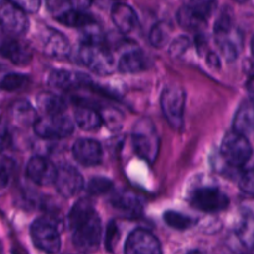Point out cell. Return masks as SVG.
Returning <instances> with one entry per match:
<instances>
[{
	"mask_svg": "<svg viewBox=\"0 0 254 254\" xmlns=\"http://www.w3.org/2000/svg\"><path fill=\"white\" fill-rule=\"evenodd\" d=\"M73 158L84 166H96L102 161L103 151L98 141L93 139H79L72 148Z\"/></svg>",
	"mask_w": 254,
	"mask_h": 254,
	"instance_id": "obj_14",
	"label": "cell"
},
{
	"mask_svg": "<svg viewBox=\"0 0 254 254\" xmlns=\"http://www.w3.org/2000/svg\"><path fill=\"white\" fill-rule=\"evenodd\" d=\"M72 7L78 10H87L92 5L93 0H68Z\"/></svg>",
	"mask_w": 254,
	"mask_h": 254,
	"instance_id": "obj_39",
	"label": "cell"
},
{
	"mask_svg": "<svg viewBox=\"0 0 254 254\" xmlns=\"http://www.w3.org/2000/svg\"><path fill=\"white\" fill-rule=\"evenodd\" d=\"M238 186L243 192L248 195H254V169L242 173L238 180Z\"/></svg>",
	"mask_w": 254,
	"mask_h": 254,
	"instance_id": "obj_35",
	"label": "cell"
},
{
	"mask_svg": "<svg viewBox=\"0 0 254 254\" xmlns=\"http://www.w3.org/2000/svg\"><path fill=\"white\" fill-rule=\"evenodd\" d=\"M185 101L186 93L180 86H168L161 93V109L166 121L174 129L183 127Z\"/></svg>",
	"mask_w": 254,
	"mask_h": 254,
	"instance_id": "obj_5",
	"label": "cell"
},
{
	"mask_svg": "<svg viewBox=\"0 0 254 254\" xmlns=\"http://www.w3.org/2000/svg\"><path fill=\"white\" fill-rule=\"evenodd\" d=\"M191 202L203 212L215 213L226 210L230 205V198L216 188H201L193 191Z\"/></svg>",
	"mask_w": 254,
	"mask_h": 254,
	"instance_id": "obj_9",
	"label": "cell"
},
{
	"mask_svg": "<svg viewBox=\"0 0 254 254\" xmlns=\"http://www.w3.org/2000/svg\"><path fill=\"white\" fill-rule=\"evenodd\" d=\"M206 61H207L208 66L213 67V68H220V64H221L220 56H218L217 54H215V52H210V54L207 55Z\"/></svg>",
	"mask_w": 254,
	"mask_h": 254,
	"instance_id": "obj_40",
	"label": "cell"
},
{
	"mask_svg": "<svg viewBox=\"0 0 254 254\" xmlns=\"http://www.w3.org/2000/svg\"><path fill=\"white\" fill-rule=\"evenodd\" d=\"M11 116L14 121L20 126H34L36 118V111L34 107L25 99L16 101L11 106Z\"/></svg>",
	"mask_w": 254,
	"mask_h": 254,
	"instance_id": "obj_24",
	"label": "cell"
},
{
	"mask_svg": "<svg viewBox=\"0 0 254 254\" xmlns=\"http://www.w3.org/2000/svg\"><path fill=\"white\" fill-rule=\"evenodd\" d=\"M221 155L231 166H243L252 155V146L245 134L233 130L223 138Z\"/></svg>",
	"mask_w": 254,
	"mask_h": 254,
	"instance_id": "obj_4",
	"label": "cell"
},
{
	"mask_svg": "<svg viewBox=\"0 0 254 254\" xmlns=\"http://www.w3.org/2000/svg\"><path fill=\"white\" fill-rule=\"evenodd\" d=\"M11 161L6 160V159H2L1 163V185L2 188H5L10 179V174H11Z\"/></svg>",
	"mask_w": 254,
	"mask_h": 254,
	"instance_id": "obj_38",
	"label": "cell"
},
{
	"mask_svg": "<svg viewBox=\"0 0 254 254\" xmlns=\"http://www.w3.org/2000/svg\"><path fill=\"white\" fill-rule=\"evenodd\" d=\"M56 20L59 22H61L62 25H66V26L82 27V29L97 24L93 15L86 12V10H78L74 9V7H72L69 10H64V12H61L56 17Z\"/></svg>",
	"mask_w": 254,
	"mask_h": 254,
	"instance_id": "obj_20",
	"label": "cell"
},
{
	"mask_svg": "<svg viewBox=\"0 0 254 254\" xmlns=\"http://www.w3.org/2000/svg\"><path fill=\"white\" fill-rule=\"evenodd\" d=\"M124 251L128 254H158L161 253V245L149 231L135 230L129 235Z\"/></svg>",
	"mask_w": 254,
	"mask_h": 254,
	"instance_id": "obj_12",
	"label": "cell"
},
{
	"mask_svg": "<svg viewBox=\"0 0 254 254\" xmlns=\"http://www.w3.org/2000/svg\"><path fill=\"white\" fill-rule=\"evenodd\" d=\"M56 191L64 198L73 197L83 188V178L79 171L72 165H61L57 169L54 183Z\"/></svg>",
	"mask_w": 254,
	"mask_h": 254,
	"instance_id": "obj_10",
	"label": "cell"
},
{
	"mask_svg": "<svg viewBox=\"0 0 254 254\" xmlns=\"http://www.w3.org/2000/svg\"><path fill=\"white\" fill-rule=\"evenodd\" d=\"M31 238L37 248L46 253H57L61 250V237L56 226L49 220H36L31 225Z\"/></svg>",
	"mask_w": 254,
	"mask_h": 254,
	"instance_id": "obj_7",
	"label": "cell"
},
{
	"mask_svg": "<svg viewBox=\"0 0 254 254\" xmlns=\"http://www.w3.org/2000/svg\"><path fill=\"white\" fill-rule=\"evenodd\" d=\"M189 47H190V40L186 36H181L179 37V39H176L175 41L170 45L169 54L173 57H180L185 54V51Z\"/></svg>",
	"mask_w": 254,
	"mask_h": 254,
	"instance_id": "obj_36",
	"label": "cell"
},
{
	"mask_svg": "<svg viewBox=\"0 0 254 254\" xmlns=\"http://www.w3.org/2000/svg\"><path fill=\"white\" fill-rule=\"evenodd\" d=\"M29 82L27 76L21 73H7L1 81V88L5 91H16Z\"/></svg>",
	"mask_w": 254,
	"mask_h": 254,
	"instance_id": "obj_33",
	"label": "cell"
},
{
	"mask_svg": "<svg viewBox=\"0 0 254 254\" xmlns=\"http://www.w3.org/2000/svg\"><path fill=\"white\" fill-rule=\"evenodd\" d=\"M0 22L6 34L12 36L24 35L29 29L26 11L9 0H2L0 7Z\"/></svg>",
	"mask_w": 254,
	"mask_h": 254,
	"instance_id": "obj_8",
	"label": "cell"
},
{
	"mask_svg": "<svg viewBox=\"0 0 254 254\" xmlns=\"http://www.w3.org/2000/svg\"><path fill=\"white\" fill-rule=\"evenodd\" d=\"M176 20L183 29L190 30V31H198V30L203 29L207 22L206 17L201 16L198 12H196L188 5H184L178 10Z\"/></svg>",
	"mask_w": 254,
	"mask_h": 254,
	"instance_id": "obj_23",
	"label": "cell"
},
{
	"mask_svg": "<svg viewBox=\"0 0 254 254\" xmlns=\"http://www.w3.org/2000/svg\"><path fill=\"white\" fill-rule=\"evenodd\" d=\"M113 184L109 179L106 178H93L87 185L86 190L87 192L91 195H102V193H107L112 189Z\"/></svg>",
	"mask_w": 254,
	"mask_h": 254,
	"instance_id": "obj_34",
	"label": "cell"
},
{
	"mask_svg": "<svg viewBox=\"0 0 254 254\" xmlns=\"http://www.w3.org/2000/svg\"><path fill=\"white\" fill-rule=\"evenodd\" d=\"M74 121L76 124L86 131H92L98 129L103 124V119L99 112L91 107H77L74 111Z\"/></svg>",
	"mask_w": 254,
	"mask_h": 254,
	"instance_id": "obj_22",
	"label": "cell"
},
{
	"mask_svg": "<svg viewBox=\"0 0 254 254\" xmlns=\"http://www.w3.org/2000/svg\"><path fill=\"white\" fill-rule=\"evenodd\" d=\"M79 60L89 69L98 74L106 76L114 71L113 56L102 42H82Z\"/></svg>",
	"mask_w": 254,
	"mask_h": 254,
	"instance_id": "obj_3",
	"label": "cell"
},
{
	"mask_svg": "<svg viewBox=\"0 0 254 254\" xmlns=\"http://www.w3.org/2000/svg\"><path fill=\"white\" fill-rule=\"evenodd\" d=\"M117 1H123V0H117Z\"/></svg>",
	"mask_w": 254,
	"mask_h": 254,
	"instance_id": "obj_44",
	"label": "cell"
},
{
	"mask_svg": "<svg viewBox=\"0 0 254 254\" xmlns=\"http://www.w3.org/2000/svg\"><path fill=\"white\" fill-rule=\"evenodd\" d=\"M247 91L252 94L254 99V76L251 77V78L247 81Z\"/></svg>",
	"mask_w": 254,
	"mask_h": 254,
	"instance_id": "obj_41",
	"label": "cell"
},
{
	"mask_svg": "<svg viewBox=\"0 0 254 254\" xmlns=\"http://www.w3.org/2000/svg\"><path fill=\"white\" fill-rule=\"evenodd\" d=\"M99 113H101L102 119H103V123L107 124V127L111 130L117 131L123 126V116H122L118 109L109 107V108H103Z\"/></svg>",
	"mask_w": 254,
	"mask_h": 254,
	"instance_id": "obj_30",
	"label": "cell"
},
{
	"mask_svg": "<svg viewBox=\"0 0 254 254\" xmlns=\"http://www.w3.org/2000/svg\"><path fill=\"white\" fill-rule=\"evenodd\" d=\"M233 15L230 9H223L221 11L220 16L217 17L215 22V34L216 36L218 35L227 34V32L233 30Z\"/></svg>",
	"mask_w": 254,
	"mask_h": 254,
	"instance_id": "obj_32",
	"label": "cell"
},
{
	"mask_svg": "<svg viewBox=\"0 0 254 254\" xmlns=\"http://www.w3.org/2000/svg\"><path fill=\"white\" fill-rule=\"evenodd\" d=\"M74 126L69 118L60 114H46L37 118L34 124V131L36 135L44 139L66 138L73 133Z\"/></svg>",
	"mask_w": 254,
	"mask_h": 254,
	"instance_id": "obj_6",
	"label": "cell"
},
{
	"mask_svg": "<svg viewBox=\"0 0 254 254\" xmlns=\"http://www.w3.org/2000/svg\"><path fill=\"white\" fill-rule=\"evenodd\" d=\"M89 82L91 79L86 74L67 71V69H55L49 76L50 86L57 89H62V91L78 88V87L86 86Z\"/></svg>",
	"mask_w": 254,
	"mask_h": 254,
	"instance_id": "obj_15",
	"label": "cell"
},
{
	"mask_svg": "<svg viewBox=\"0 0 254 254\" xmlns=\"http://www.w3.org/2000/svg\"><path fill=\"white\" fill-rule=\"evenodd\" d=\"M145 68H148V60L145 54L139 50L128 51L118 62V69L123 73H138Z\"/></svg>",
	"mask_w": 254,
	"mask_h": 254,
	"instance_id": "obj_21",
	"label": "cell"
},
{
	"mask_svg": "<svg viewBox=\"0 0 254 254\" xmlns=\"http://www.w3.org/2000/svg\"><path fill=\"white\" fill-rule=\"evenodd\" d=\"M1 54L5 59L19 66H25L32 60L31 47L26 42L15 39H9L2 42Z\"/></svg>",
	"mask_w": 254,
	"mask_h": 254,
	"instance_id": "obj_17",
	"label": "cell"
},
{
	"mask_svg": "<svg viewBox=\"0 0 254 254\" xmlns=\"http://www.w3.org/2000/svg\"><path fill=\"white\" fill-rule=\"evenodd\" d=\"M164 221L166 225L170 227L175 228V230H186V228L191 227L196 223L193 218L189 217V216L184 215V213L175 212V211H168L164 215Z\"/></svg>",
	"mask_w": 254,
	"mask_h": 254,
	"instance_id": "obj_29",
	"label": "cell"
},
{
	"mask_svg": "<svg viewBox=\"0 0 254 254\" xmlns=\"http://www.w3.org/2000/svg\"><path fill=\"white\" fill-rule=\"evenodd\" d=\"M39 42L44 54L54 59H64L69 54V42L64 34L54 29L44 27L40 31Z\"/></svg>",
	"mask_w": 254,
	"mask_h": 254,
	"instance_id": "obj_11",
	"label": "cell"
},
{
	"mask_svg": "<svg viewBox=\"0 0 254 254\" xmlns=\"http://www.w3.org/2000/svg\"><path fill=\"white\" fill-rule=\"evenodd\" d=\"M233 130L241 134H248L254 131V99L243 102L233 119Z\"/></svg>",
	"mask_w": 254,
	"mask_h": 254,
	"instance_id": "obj_19",
	"label": "cell"
},
{
	"mask_svg": "<svg viewBox=\"0 0 254 254\" xmlns=\"http://www.w3.org/2000/svg\"><path fill=\"white\" fill-rule=\"evenodd\" d=\"M111 15L117 29L123 34H129L138 25L139 20L135 10L126 2L118 1L117 4H114L112 7Z\"/></svg>",
	"mask_w": 254,
	"mask_h": 254,
	"instance_id": "obj_16",
	"label": "cell"
},
{
	"mask_svg": "<svg viewBox=\"0 0 254 254\" xmlns=\"http://www.w3.org/2000/svg\"><path fill=\"white\" fill-rule=\"evenodd\" d=\"M171 35V27L170 25L166 24V22H156L150 30V34H149V41L156 49H160L164 47L169 42Z\"/></svg>",
	"mask_w": 254,
	"mask_h": 254,
	"instance_id": "obj_28",
	"label": "cell"
},
{
	"mask_svg": "<svg viewBox=\"0 0 254 254\" xmlns=\"http://www.w3.org/2000/svg\"><path fill=\"white\" fill-rule=\"evenodd\" d=\"M186 5L198 12L201 16L208 19L217 6V0H188Z\"/></svg>",
	"mask_w": 254,
	"mask_h": 254,
	"instance_id": "obj_31",
	"label": "cell"
},
{
	"mask_svg": "<svg viewBox=\"0 0 254 254\" xmlns=\"http://www.w3.org/2000/svg\"><path fill=\"white\" fill-rule=\"evenodd\" d=\"M37 106L45 114H60L66 109V102L57 94L42 92L37 96Z\"/></svg>",
	"mask_w": 254,
	"mask_h": 254,
	"instance_id": "obj_25",
	"label": "cell"
},
{
	"mask_svg": "<svg viewBox=\"0 0 254 254\" xmlns=\"http://www.w3.org/2000/svg\"><path fill=\"white\" fill-rule=\"evenodd\" d=\"M232 31L227 32V34L216 36V39H217V44L218 46H220L221 54H222V56L230 62L235 61V60L237 59L238 54H240V46H241V44H238L237 37L235 39V36H232Z\"/></svg>",
	"mask_w": 254,
	"mask_h": 254,
	"instance_id": "obj_26",
	"label": "cell"
},
{
	"mask_svg": "<svg viewBox=\"0 0 254 254\" xmlns=\"http://www.w3.org/2000/svg\"><path fill=\"white\" fill-rule=\"evenodd\" d=\"M111 202L112 206H113L119 213H122V216H124V217H139V216L141 215V211H143L140 202H139V200L133 195V193H117V195L112 198Z\"/></svg>",
	"mask_w": 254,
	"mask_h": 254,
	"instance_id": "obj_18",
	"label": "cell"
},
{
	"mask_svg": "<svg viewBox=\"0 0 254 254\" xmlns=\"http://www.w3.org/2000/svg\"><path fill=\"white\" fill-rule=\"evenodd\" d=\"M136 154L148 163L154 164L160 151V136L153 121L146 117L139 119L131 133Z\"/></svg>",
	"mask_w": 254,
	"mask_h": 254,
	"instance_id": "obj_2",
	"label": "cell"
},
{
	"mask_svg": "<svg viewBox=\"0 0 254 254\" xmlns=\"http://www.w3.org/2000/svg\"><path fill=\"white\" fill-rule=\"evenodd\" d=\"M251 50H252V54L254 56V36L252 37V42H251Z\"/></svg>",
	"mask_w": 254,
	"mask_h": 254,
	"instance_id": "obj_42",
	"label": "cell"
},
{
	"mask_svg": "<svg viewBox=\"0 0 254 254\" xmlns=\"http://www.w3.org/2000/svg\"><path fill=\"white\" fill-rule=\"evenodd\" d=\"M237 237L241 245L247 250H254V216L247 215L237 230Z\"/></svg>",
	"mask_w": 254,
	"mask_h": 254,
	"instance_id": "obj_27",
	"label": "cell"
},
{
	"mask_svg": "<svg viewBox=\"0 0 254 254\" xmlns=\"http://www.w3.org/2000/svg\"><path fill=\"white\" fill-rule=\"evenodd\" d=\"M235 1H237V2H241V4H243V2L248 1V0H235Z\"/></svg>",
	"mask_w": 254,
	"mask_h": 254,
	"instance_id": "obj_43",
	"label": "cell"
},
{
	"mask_svg": "<svg viewBox=\"0 0 254 254\" xmlns=\"http://www.w3.org/2000/svg\"><path fill=\"white\" fill-rule=\"evenodd\" d=\"M9 1L14 2L19 7L24 9L26 12H36L39 11L40 6H41V0H9Z\"/></svg>",
	"mask_w": 254,
	"mask_h": 254,
	"instance_id": "obj_37",
	"label": "cell"
},
{
	"mask_svg": "<svg viewBox=\"0 0 254 254\" xmlns=\"http://www.w3.org/2000/svg\"><path fill=\"white\" fill-rule=\"evenodd\" d=\"M26 174L32 183L40 186H47L55 183L57 168L52 161L44 156H34L27 164Z\"/></svg>",
	"mask_w": 254,
	"mask_h": 254,
	"instance_id": "obj_13",
	"label": "cell"
},
{
	"mask_svg": "<svg viewBox=\"0 0 254 254\" xmlns=\"http://www.w3.org/2000/svg\"><path fill=\"white\" fill-rule=\"evenodd\" d=\"M68 226L73 231L72 242L82 252H93L98 248L102 236L101 218L87 198L77 201L68 215Z\"/></svg>",
	"mask_w": 254,
	"mask_h": 254,
	"instance_id": "obj_1",
	"label": "cell"
}]
</instances>
